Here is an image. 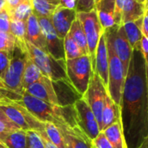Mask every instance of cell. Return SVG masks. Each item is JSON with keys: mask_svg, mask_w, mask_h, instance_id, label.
<instances>
[{"mask_svg": "<svg viewBox=\"0 0 148 148\" xmlns=\"http://www.w3.org/2000/svg\"><path fill=\"white\" fill-rule=\"evenodd\" d=\"M121 123L128 148H137L148 135V97L145 61L133 51L120 104Z\"/></svg>", "mask_w": 148, "mask_h": 148, "instance_id": "obj_1", "label": "cell"}, {"mask_svg": "<svg viewBox=\"0 0 148 148\" xmlns=\"http://www.w3.org/2000/svg\"><path fill=\"white\" fill-rule=\"evenodd\" d=\"M28 57L26 44L15 39L14 47L11 52L10 64L5 72L3 84L5 88L20 96L24 92L22 79Z\"/></svg>", "mask_w": 148, "mask_h": 148, "instance_id": "obj_2", "label": "cell"}, {"mask_svg": "<svg viewBox=\"0 0 148 148\" xmlns=\"http://www.w3.org/2000/svg\"><path fill=\"white\" fill-rule=\"evenodd\" d=\"M16 102L25 107L34 117L43 123H52L58 128L69 125L61 114V106H51L30 95L25 91L21 94V99Z\"/></svg>", "mask_w": 148, "mask_h": 148, "instance_id": "obj_3", "label": "cell"}, {"mask_svg": "<svg viewBox=\"0 0 148 148\" xmlns=\"http://www.w3.org/2000/svg\"><path fill=\"white\" fill-rule=\"evenodd\" d=\"M29 57L38 67L44 76L49 78L51 81L68 80L66 74V66L64 59H56L49 53L35 47L25 41Z\"/></svg>", "mask_w": 148, "mask_h": 148, "instance_id": "obj_4", "label": "cell"}, {"mask_svg": "<svg viewBox=\"0 0 148 148\" xmlns=\"http://www.w3.org/2000/svg\"><path fill=\"white\" fill-rule=\"evenodd\" d=\"M65 66L69 81L83 97L88 88L93 73L89 55H83L74 59L65 60Z\"/></svg>", "mask_w": 148, "mask_h": 148, "instance_id": "obj_5", "label": "cell"}, {"mask_svg": "<svg viewBox=\"0 0 148 148\" xmlns=\"http://www.w3.org/2000/svg\"><path fill=\"white\" fill-rule=\"evenodd\" d=\"M0 110L21 130L45 132V123L38 120L25 107L14 100L0 101Z\"/></svg>", "mask_w": 148, "mask_h": 148, "instance_id": "obj_6", "label": "cell"}, {"mask_svg": "<svg viewBox=\"0 0 148 148\" xmlns=\"http://www.w3.org/2000/svg\"><path fill=\"white\" fill-rule=\"evenodd\" d=\"M106 46L108 52V86L106 91L114 103L120 107L126 75L121 61L107 42Z\"/></svg>", "mask_w": 148, "mask_h": 148, "instance_id": "obj_7", "label": "cell"}, {"mask_svg": "<svg viewBox=\"0 0 148 148\" xmlns=\"http://www.w3.org/2000/svg\"><path fill=\"white\" fill-rule=\"evenodd\" d=\"M77 18L79 20L86 37L88 45V55L91 58L92 70L94 71L96 49L99 38L104 33V30L100 25L95 9L88 12L77 13Z\"/></svg>", "mask_w": 148, "mask_h": 148, "instance_id": "obj_8", "label": "cell"}, {"mask_svg": "<svg viewBox=\"0 0 148 148\" xmlns=\"http://www.w3.org/2000/svg\"><path fill=\"white\" fill-rule=\"evenodd\" d=\"M105 35L106 42L110 44L113 51L121 61L126 75L134 51L126 38L123 25H115L106 30Z\"/></svg>", "mask_w": 148, "mask_h": 148, "instance_id": "obj_9", "label": "cell"}, {"mask_svg": "<svg viewBox=\"0 0 148 148\" xmlns=\"http://www.w3.org/2000/svg\"><path fill=\"white\" fill-rule=\"evenodd\" d=\"M106 94V88L105 87L98 74L93 71L88 88L86 93L83 95V98L94 113L99 126V130L101 129V115Z\"/></svg>", "mask_w": 148, "mask_h": 148, "instance_id": "obj_10", "label": "cell"}, {"mask_svg": "<svg viewBox=\"0 0 148 148\" xmlns=\"http://www.w3.org/2000/svg\"><path fill=\"white\" fill-rule=\"evenodd\" d=\"M73 106L76 113V122L78 126L89 139L92 140L99 134L100 130L91 107L83 97L75 101Z\"/></svg>", "mask_w": 148, "mask_h": 148, "instance_id": "obj_11", "label": "cell"}, {"mask_svg": "<svg viewBox=\"0 0 148 148\" xmlns=\"http://www.w3.org/2000/svg\"><path fill=\"white\" fill-rule=\"evenodd\" d=\"M40 28L45 37L47 52L56 59H64V39H61L57 35L50 18L38 17Z\"/></svg>", "mask_w": 148, "mask_h": 148, "instance_id": "obj_12", "label": "cell"}, {"mask_svg": "<svg viewBox=\"0 0 148 148\" xmlns=\"http://www.w3.org/2000/svg\"><path fill=\"white\" fill-rule=\"evenodd\" d=\"M145 14V5L136 0H116V19L118 25L142 18Z\"/></svg>", "mask_w": 148, "mask_h": 148, "instance_id": "obj_13", "label": "cell"}, {"mask_svg": "<svg viewBox=\"0 0 148 148\" xmlns=\"http://www.w3.org/2000/svg\"><path fill=\"white\" fill-rule=\"evenodd\" d=\"M25 92L51 106H59L52 81L45 76H43L38 82L27 86Z\"/></svg>", "mask_w": 148, "mask_h": 148, "instance_id": "obj_14", "label": "cell"}, {"mask_svg": "<svg viewBox=\"0 0 148 148\" xmlns=\"http://www.w3.org/2000/svg\"><path fill=\"white\" fill-rule=\"evenodd\" d=\"M76 18L77 12L75 10L58 6L50 19L58 38L64 39L68 34L72 23Z\"/></svg>", "mask_w": 148, "mask_h": 148, "instance_id": "obj_15", "label": "cell"}, {"mask_svg": "<svg viewBox=\"0 0 148 148\" xmlns=\"http://www.w3.org/2000/svg\"><path fill=\"white\" fill-rule=\"evenodd\" d=\"M65 148H92V140L80 130L79 126L69 125L59 127Z\"/></svg>", "mask_w": 148, "mask_h": 148, "instance_id": "obj_16", "label": "cell"}, {"mask_svg": "<svg viewBox=\"0 0 148 148\" xmlns=\"http://www.w3.org/2000/svg\"><path fill=\"white\" fill-rule=\"evenodd\" d=\"M94 71L98 74L107 90L108 86V52L106 46V38L104 33L101 35L95 54ZM107 92V91H106Z\"/></svg>", "mask_w": 148, "mask_h": 148, "instance_id": "obj_17", "label": "cell"}, {"mask_svg": "<svg viewBox=\"0 0 148 148\" xmlns=\"http://www.w3.org/2000/svg\"><path fill=\"white\" fill-rule=\"evenodd\" d=\"M95 11L104 32L118 25L116 19V0H98L95 5Z\"/></svg>", "mask_w": 148, "mask_h": 148, "instance_id": "obj_18", "label": "cell"}, {"mask_svg": "<svg viewBox=\"0 0 148 148\" xmlns=\"http://www.w3.org/2000/svg\"><path fill=\"white\" fill-rule=\"evenodd\" d=\"M25 41L32 44L35 47L47 52L45 37L43 35L42 30L40 28L38 17L33 13L26 20V32H25Z\"/></svg>", "mask_w": 148, "mask_h": 148, "instance_id": "obj_19", "label": "cell"}, {"mask_svg": "<svg viewBox=\"0 0 148 148\" xmlns=\"http://www.w3.org/2000/svg\"><path fill=\"white\" fill-rule=\"evenodd\" d=\"M116 122H121L120 107L114 103L107 93L101 115V132Z\"/></svg>", "mask_w": 148, "mask_h": 148, "instance_id": "obj_20", "label": "cell"}, {"mask_svg": "<svg viewBox=\"0 0 148 148\" xmlns=\"http://www.w3.org/2000/svg\"><path fill=\"white\" fill-rule=\"evenodd\" d=\"M142 19L143 18L138 20L125 23L122 25L126 38L134 51H140L141 49V41L143 38V34L141 30Z\"/></svg>", "mask_w": 148, "mask_h": 148, "instance_id": "obj_21", "label": "cell"}, {"mask_svg": "<svg viewBox=\"0 0 148 148\" xmlns=\"http://www.w3.org/2000/svg\"><path fill=\"white\" fill-rule=\"evenodd\" d=\"M113 148H128L121 122H116L102 131Z\"/></svg>", "mask_w": 148, "mask_h": 148, "instance_id": "obj_22", "label": "cell"}, {"mask_svg": "<svg viewBox=\"0 0 148 148\" xmlns=\"http://www.w3.org/2000/svg\"><path fill=\"white\" fill-rule=\"evenodd\" d=\"M32 13L37 17L51 18L60 5V0H31Z\"/></svg>", "mask_w": 148, "mask_h": 148, "instance_id": "obj_23", "label": "cell"}, {"mask_svg": "<svg viewBox=\"0 0 148 148\" xmlns=\"http://www.w3.org/2000/svg\"><path fill=\"white\" fill-rule=\"evenodd\" d=\"M0 142L6 148H26V131L0 133Z\"/></svg>", "mask_w": 148, "mask_h": 148, "instance_id": "obj_24", "label": "cell"}, {"mask_svg": "<svg viewBox=\"0 0 148 148\" xmlns=\"http://www.w3.org/2000/svg\"><path fill=\"white\" fill-rule=\"evenodd\" d=\"M43 76L44 75L38 69V67L34 64L32 58L28 57L23 74V79H22L24 91L27 86L38 82Z\"/></svg>", "mask_w": 148, "mask_h": 148, "instance_id": "obj_25", "label": "cell"}, {"mask_svg": "<svg viewBox=\"0 0 148 148\" xmlns=\"http://www.w3.org/2000/svg\"><path fill=\"white\" fill-rule=\"evenodd\" d=\"M68 34L72 38V40L79 45L83 53L85 55H88V45L86 37L82 28V25L78 18H76L72 23Z\"/></svg>", "mask_w": 148, "mask_h": 148, "instance_id": "obj_26", "label": "cell"}, {"mask_svg": "<svg viewBox=\"0 0 148 148\" xmlns=\"http://www.w3.org/2000/svg\"><path fill=\"white\" fill-rule=\"evenodd\" d=\"M10 20H19L26 22L30 15L32 14V7L30 1H24L19 5L12 10H6Z\"/></svg>", "mask_w": 148, "mask_h": 148, "instance_id": "obj_27", "label": "cell"}, {"mask_svg": "<svg viewBox=\"0 0 148 148\" xmlns=\"http://www.w3.org/2000/svg\"><path fill=\"white\" fill-rule=\"evenodd\" d=\"M64 49L65 60L74 59L85 55L79 45L72 40L69 34H67L64 38Z\"/></svg>", "mask_w": 148, "mask_h": 148, "instance_id": "obj_28", "label": "cell"}, {"mask_svg": "<svg viewBox=\"0 0 148 148\" xmlns=\"http://www.w3.org/2000/svg\"><path fill=\"white\" fill-rule=\"evenodd\" d=\"M45 132L50 141L58 148H65L63 136L58 128L52 123H45Z\"/></svg>", "mask_w": 148, "mask_h": 148, "instance_id": "obj_29", "label": "cell"}, {"mask_svg": "<svg viewBox=\"0 0 148 148\" xmlns=\"http://www.w3.org/2000/svg\"><path fill=\"white\" fill-rule=\"evenodd\" d=\"M26 22L19 20H10V33L16 40L25 43Z\"/></svg>", "mask_w": 148, "mask_h": 148, "instance_id": "obj_30", "label": "cell"}, {"mask_svg": "<svg viewBox=\"0 0 148 148\" xmlns=\"http://www.w3.org/2000/svg\"><path fill=\"white\" fill-rule=\"evenodd\" d=\"M26 148H45L39 132L26 131Z\"/></svg>", "mask_w": 148, "mask_h": 148, "instance_id": "obj_31", "label": "cell"}, {"mask_svg": "<svg viewBox=\"0 0 148 148\" xmlns=\"http://www.w3.org/2000/svg\"><path fill=\"white\" fill-rule=\"evenodd\" d=\"M19 129L1 110H0V133L12 132Z\"/></svg>", "mask_w": 148, "mask_h": 148, "instance_id": "obj_32", "label": "cell"}, {"mask_svg": "<svg viewBox=\"0 0 148 148\" xmlns=\"http://www.w3.org/2000/svg\"><path fill=\"white\" fill-rule=\"evenodd\" d=\"M15 44V38L11 33L0 32V51L12 52Z\"/></svg>", "mask_w": 148, "mask_h": 148, "instance_id": "obj_33", "label": "cell"}, {"mask_svg": "<svg viewBox=\"0 0 148 148\" xmlns=\"http://www.w3.org/2000/svg\"><path fill=\"white\" fill-rule=\"evenodd\" d=\"M98 0H77L75 11L77 13L88 12L95 9V5Z\"/></svg>", "mask_w": 148, "mask_h": 148, "instance_id": "obj_34", "label": "cell"}, {"mask_svg": "<svg viewBox=\"0 0 148 148\" xmlns=\"http://www.w3.org/2000/svg\"><path fill=\"white\" fill-rule=\"evenodd\" d=\"M11 53L7 51H0V80L3 82L5 72L10 64Z\"/></svg>", "mask_w": 148, "mask_h": 148, "instance_id": "obj_35", "label": "cell"}, {"mask_svg": "<svg viewBox=\"0 0 148 148\" xmlns=\"http://www.w3.org/2000/svg\"><path fill=\"white\" fill-rule=\"evenodd\" d=\"M140 51L143 55V58L145 61V81H146V90H147V97H148V39L143 37L141 41V49Z\"/></svg>", "mask_w": 148, "mask_h": 148, "instance_id": "obj_36", "label": "cell"}, {"mask_svg": "<svg viewBox=\"0 0 148 148\" xmlns=\"http://www.w3.org/2000/svg\"><path fill=\"white\" fill-rule=\"evenodd\" d=\"M92 148H113L110 142L106 138L103 132H100L99 134L92 140Z\"/></svg>", "mask_w": 148, "mask_h": 148, "instance_id": "obj_37", "label": "cell"}, {"mask_svg": "<svg viewBox=\"0 0 148 148\" xmlns=\"http://www.w3.org/2000/svg\"><path fill=\"white\" fill-rule=\"evenodd\" d=\"M0 32L10 33V17L6 8L0 12Z\"/></svg>", "mask_w": 148, "mask_h": 148, "instance_id": "obj_38", "label": "cell"}, {"mask_svg": "<svg viewBox=\"0 0 148 148\" xmlns=\"http://www.w3.org/2000/svg\"><path fill=\"white\" fill-rule=\"evenodd\" d=\"M21 99V96L8 90L7 88L0 87V101H5V100H19Z\"/></svg>", "mask_w": 148, "mask_h": 148, "instance_id": "obj_39", "label": "cell"}, {"mask_svg": "<svg viewBox=\"0 0 148 148\" xmlns=\"http://www.w3.org/2000/svg\"><path fill=\"white\" fill-rule=\"evenodd\" d=\"M77 0H60V7L75 10Z\"/></svg>", "mask_w": 148, "mask_h": 148, "instance_id": "obj_40", "label": "cell"}, {"mask_svg": "<svg viewBox=\"0 0 148 148\" xmlns=\"http://www.w3.org/2000/svg\"><path fill=\"white\" fill-rule=\"evenodd\" d=\"M142 34L143 37L146 38L148 39V14H145L142 19V25H141Z\"/></svg>", "mask_w": 148, "mask_h": 148, "instance_id": "obj_41", "label": "cell"}, {"mask_svg": "<svg viewBox=\"0 0 148 148\" xmlns=\"http://www.w3.org/2000/svg\"><path fill=\"white\" fill-rule=\"evenodd\" d=\"M6 1V10H12L19 5L24 1H28V0H5ZM31 2V1H30Z\"/></svg>", "mask_w": 148, "mask_h": 148, "instance_id": "obj_42", "label": "cell"}, {"mask_svg": "<svg viewBox=\"0 0 148 148\" xmlns=\"http://www.w3.org/2000/svg\"><path fill=\"white\" fill-rule=\"evenodd\" d=\"M41 137H42V139H43V143H44V145H45V148H58L55 145H53L50 139L48 138V137L46 136V133L45 132H39Z\"/></svg>", "mask_w": 148, "mask_h": 148, "instance_id": "obj_43", "label": "cell"}, {"mask_svg": "<svg viewBox=\"0 0 148 148\" xmlns=\"http://www.w3.org/2000/svg\"><path fill=\"white\" fill-rule=\"evenodd\" d=\"M137 148H148V135L144 138L142 143Z\"/></svg>", "mask_w": 148, "mask_h": 148, "instance_id": "obj_44", "label": "cell"}, {"mask_svg": "<svg viewBox=\"0 0 148 148\" xmlns=\"http://www.w3.org/2000/svg\"><path fill=\"white\" fill-rule=\"evenodd\" d=\"M6 7V1L5 0H0V12Z\"/></svg>", "mask_w": 148, "mask_h": 148, "instance_id": "obj_45", "label": "cell"}, {"mask_svg": "<svg viewBox=\"0 0 148 148\" xmlns=\"http://www.w3.org/2000/svg\"><path fill=\"white\" fill-rule=\"evenodd\" d=\"M145 13L148 14V0H146V2H145Z\"/></svg>", "mask_w": 148, "mask_h": 148, "instance_id": "obj_46", "label": "cell"}, {"mask_svg": "<svg viewBox=\"0 0 148 148\" xmlns=\"http://www.w3.org/2000/svg\"><path fill=\"white\" fill-rule=\"evenodd\" d=\"M136 1L138 2V3H141V4H145L146 0H136Z\"/></svg>", "mask_w": 148, "mask_h": 148, "instance_id": "obj_47", "label": "cell"}, {"mask_svg": "<svg viewBox=\"0 0 148 148\" xmlns=\"http://www.w3.org/2000/svg\"><path fill=\"white\" fill-rule=\"evenodd\" d=\"M0 87H4V88H5V86H4V84H3V82L0 80Z\"/></svg>", "mask_w": 148, "mask_h": 148, "instance_id": "obj_48", "label": "cell"}, {"mask_svg": "<svg viewBox=\"0 0 148 148\" xmlns=\"http://www.w3.org/2000/svg\"><path fill=\"white\" fill-rule=\"evenodd\" d=\"M0 148H6V147H5V146L1 142H0Z\"/></svg>", "mask_w": 148, "mask_h": 148, "instance_id": "obj_49", "label": "cell"}, {"mask_svg": "<svg viewBox=\"0 0 148 148\" xmlns=\"http://www.w3.org/2000/svg\"><path fill=\"white\" fill-rule=\"evenodd\" d=\"M28 1H31V0H28Z\"/></svg>", "mask_w": 148, "mask_h": 148, "instance_id": "obj_50", "label": "cell"}]
</instances>
